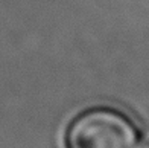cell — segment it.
<instances>
[{
    "label": "cell",
    "mask_w": 149,
    "mask_h": 148,
    "mask_svg": "<svg viewBox=\"0 0 149 148\" xmlns=\"http://www.w3.org/2000/svg\"><path fill=\"white\" fill-rule=\"evenodd\" d=\"M139 127L114 107H90L76 115L65 130V148H137Z\"/></svg>",
    "instance_id": "1"
},
{
    "label": "cell",
    "mask_w": 149,
    "mask_h": 148,
    "mask_svg": "<svg viewBox=\"0 0 149 148\" xmlns=\"http://www.w3.org/2000/svg\"><path fill=\"white\" fill-rule=\"evenodd\" d=\"M140 148H149V140H148V142H145V145H141Z\"/></svg>",
    "instance_id": "2"
}]
</instances>
